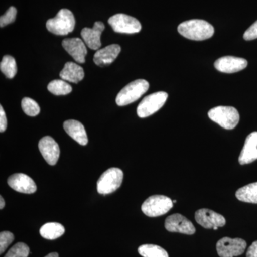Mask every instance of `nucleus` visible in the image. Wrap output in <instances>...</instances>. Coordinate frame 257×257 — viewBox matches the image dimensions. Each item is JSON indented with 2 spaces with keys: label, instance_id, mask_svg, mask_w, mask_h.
<instances>
[{
  "label": "nucleus",
  "instance_id": "f257e3e1",
  "mask_svg": "<svg viewBox=\"0 0 257 257\" xmlns=\"http://www.w3.org/2000/svg\"><path fill=\"white\" fill-rule=\"evenodd\" d=\"M178 32L189 40L202 41L214 35V28L205 20H191L181 23L178 27Z\"/></svg>",
  "mask_w": 257,
  "mask_h": 257
},
{
  "label": "nucleus",
  "instance_id": "f03ea898",
  "mask_svg": "<svg viewBox=\"0 0 257 257\" xmlns=\"http://www.w3.org/2000/svg\"><path fill=\"white\" fill-rule=\"evenodd\" d=\"M75 19L70 10L62 9L55 18L47 20V30L57 35H67L73 31Z\"/></svg>",
  "mask_w": 257,
  "mask_h": 257
},
{
  "label": "nucleus",
  "instance_id": "7ed1b4c3",
  "mask_svg": "<svg viewBox=\"0 0 257 257\" xmlns=\"http://www.w3.org/2000/svg\"><path fill=\"white\" fill-rule=\"evenodd\" d=\"M149 87L150 84L145 79H137L130 83L116 96V104L121 106L135 102L147 92Z\"/></svg>",
  "mask_w": 257,
  "mask_h": 257
},
{
  "label": "nucleus",
  "instance_id": "20e7f679",
  "mask_svg": "<svg viewBox=\"0 0 257 257\" xmlns=\"http://www.w3.org/2000/svg\"><path fill=\"white\" fill-rule=\"evenodd\" d=\"M208 116L213 121L226 130H233L239 122V114L232 106H219L212 108Z\"/></svg>",
  "mask_w": 257,
  "mask_h": 257
},
{
  "label": "nucleus",
  "instance_id": "39448f33",
  "mask_svg": "<svg viewBox=\"0 0 257 257\" xmlns=\"http://www.w3.org/2000/svg\"><path fill=\"white\" fill-rule=\"evenodd\" d=\"M124 173L119 168L113 167L104 172L97 182V192L106 195L114 192L122 183Z\"/></svg>",
  "mask_w": 257,
  "mask_h": 257
},
{
  "label": "nucleus",
  "instance_id": "423d86ee",
  "mask_svg": "<svg viewBox=\"0 0 257 257\" xmlns=\"http://www.w3.org/2000/svg\"><path fill=\"white\" fill-rule=\"evenodd\" d=\"M173 202L163 195H154L145 200L142 206V211L150 217H157L167 214L173 207Z\"/></svg>",
  "mask_w": 257,
  "mask_h": 257
},
{
  "label": "nucleus",
  "instance_id": "0eeeda50",
  "mask_svg": "<svg viewBox=\"0 0 257 257\" xmlns=\"http://www.w3.org/2000/svg\"><path fill=\"white\" fill-rule=\"evenodd\" d=\"M168 94L165 92H155L144 98L138 105L137 112L140 118H145L155 114L165 104Z\"/></svg>",
  "mask_w": 257,
  "mask_h": 257
},
{
  "label": "nucleus",
  "instance_id": "6e6552de",
  "mask_svg": "<svg viewBox=\"0 0 257 257\" xmlns=\"http://www.w3.org/2000/svg\"><path fill=\"white\" fill-rule=\"evenodd\" d=\"M108 23L115 32L135 34L141 31L142 25L136 18L125 14H116L111 17Z\"/></svg>",
  "mask_w": 257,
  "mask_h": 257
},
{
  "label": "nucleus",
  "instance_id": "1a4fd4ad",
  "mask_svg": "<svg viewBox=\"0 0 257 257\" xmlns=\"http://www.w3.org/2000/svg\"><path fill=\"white\" fill-rule=\"evenodd\" d=\"M246 242L242 239L224 237L216 243V251L220 257L240 256L244 252Z\"/></svg>",
  "mask_w": 257,
  "mask_h": 257
},
{
  "label": "nucleus",
  "instance_id": "9d476101",
  "mask_svg": "<svg viewBox=\"0 0 257 257\" xmlns=\"http://www.w3.org/2000/svg\"><path fill=\"white\" fill-rule=\"evenodd\" d=\"M196 221L205 228L217 230L226 224V219L222 215L208 209H199L195 213Z\"/></svg>",
  "mask_w": 257,
  "mask_h": 257
},
{
  "label": "nucleus",
  "instance_id": "9b49d317",
  "mask_svg": "<svg viewBox=\"0 0 257 257\" xmlns=\"http://www.w3.org/2000/svg\"><path fill=\"white\" fill-rule=\"evenodd\" d=\"M165 228L170 232L192 235L196 232L194 224L188 219L180 214H172L167 218Z\"/></svg>",
  "mask_w": 257,
  "mask_h": 257
},
{
  "label": "nucleus",
  "instance_id": "f8f14e48",
  "mask_svg": "<svg viewBox=\"0 0 257 257\" xmlns=\"http://www.w3.org/2000/svg\"><path fill=\"white\" fill-rule=\"evenodd\" d=\"M247 65V60L232 56L221 57L214 63V67L218 71L228 74L235 73L243 70Z\"/></svg>",
  "mask_w": 257,
  "mask_h": 257
},
{
  "label": "nucleus",
  "instance_id": "ddd939ff",
  "mask_svg": "<svg viewBox=\"0 0 257 257\" xmlns=\"http://www.w3.org/2000/svg\"><path fill=\"white\" fill-rule=\"evenodd\" d=\"M38 147L47 163L50 165H55L60 157V149L55 140L50 136L45 137L40 140Z\"/></svg>",
  "mask_w": 257,
  "mask_h": 257
},
{
  "label": "nucleus",
  "instance_id": "4468645a",
  "mask_svg": "<svg viewBox=\"0 0 257 257\" xmlns=\"http://www.w3.org/2000/svg\"><path fill=\"white\" fill-rule=\"evenodd\" d=\"M8 183L12 189L24 194H33L37 191L36 184L33 179L25 174L18 173L10 176Z\"/></svg>",
  "mask_w": 257,
  "mask_h": 257
},
{
  "label": "nucleus",
  "instance_id": "2eb2a0df",
  "mask_svg": "<svg viewBox=\"0 0 257 257\" xmlns=\"http://www.w3.org/2000/svg\"><path fill=\"white\" fill-rule=\"evenodd\" d=\"M104 24L101 22H96L92 28H85L81 32V36L89 48L98 50L101 46V35L104 31Z\"/></svg>",
  "mask_w": 257,
  "mask_h": 257
},
{
  "label": "nucleus",
  "instance_id": "dca6fc26",
  "mask_svg": "<svg viewBox=\"0 0 257 257\" xmlns=\"http://www.w3.org/2000/svg\"><path fill=\"white\" fill-rule=\"evenodd\" d=\"M62 47L64 50L73 57L74 60L79 63L85 62V57L87 50L82 40L79 38L65 39L62 41Z\"/></svg>",
  "mask_w": 257,
  "mask_h": 257
},
{
  "label": "nucleus",
  "instance_id": "f3484780",
  "mask_svg": "<svg viewBox=\"0 0 257 257\" xmlns=\"http://www.w3.org/2000/svg\"><path fill=\"white\" fill-rule=\"evenodd\" d=\"M257 160V132L248 135L245 141L244 146L239 157L241 165L252 163Z\"/></svg>",
  "mask_w": 257,
  "mask_h": 257
},
{
  "label": "nucleus",
  "instance_id": "a211bd4d",
  "mask_svg": "<svg viewBox=\"0 0 257 257\" xmlns=\"http://www.w3.org/2000/svg\"><path fill=\"white\" fill-rule=\"evenodd\" d=\"M120 52L121 47L116 44L98 50L94 55V63L100 67L109 65L116 60Z\"/></svg>",
  "mask_w": 257,
  "mask_h": 257
},
{
  "label": "nucleus",
  "instance_id": "6ab92c4d",
  "mask_svg": "<svg viewBox=\"0 0 257 257\" xmlns=\"http://www.w3.org/2000/svg\"><path fill=\"white\" fill-rule=\"evenodd\" d=\"M64 128L66 133L79 145L84 146L88 143L87 133L82 123L77 120H67L64 121Z\"/></svg>",
  "mask_w": 257,
  "mask_h": 257
},
{
  "label": "nucleus",
  "instance_id": "aec40b11",
  "mask_svg": "<svg viewBox=\"0 0 257 257\" xmlns=\"http://www.w3.org/2000/svg\"><path fill=\"white\" fill-rule=\"evenodd\" d=\"M61 78L69 82L78 83L84 77V72L82 67L74 62H67L60 73Z\"/></svg>",
  "mask_w": 257,
  "mask_h": 257
},
{
  "label": "nucleus",
  "instance_id": "412c9836",
  "mask_svg": "<svg viewBox=\"0 0 257 257\" xmlns=\"http://www.w3.org/2000/svg\"><path fill=\"white\" fill-rule=\"evenodd\" d=\"M236 197L241 202L257 204V182L244 186L236 192Z\"/></svg>",
  "mask_w": 257,
  "mask_h": 257
},
{
  "label": "nucleus",
  "instance_id": "4be33fe9",
  "mask_svg": "<svg viewBox=\"0 0 257 257\" xmlns=\"http://www.w3.org/2000/svg\"><path fill=\"white\" fill-rule=\"evenodd\" d=\"M65 229L62 224L57 222H50L44 224L40 230L42 237L49 240H54L64 234Z\"/></svg>",
  "mask_w": 257,
  "mask_h": 257
},
{
  "label": "nucleus",
  "instance_id": "5701e85b",
  "mask_svg": "<svg viewBox=\"0 0 257 257\" xmlns=\"http://www.w3.org/2000/svg\"><path fill=\"white\" fill-rule=\"evenodd\" d=\"M138 252L143 257H169L166 250L157 245H142L138 248Z\"/></svg>",
  "mask_w": 257,
  "mask_h": 257
},
{
  "label": "nucleus",
  "instance_id": "b1692460",
  "mask_svg": "<svg viewBox=\"0 0 257 257\" xmlns=\"http://www.w3.org/2000/svg\"><path fill=\"white\" fill-rule=\"evenodd\" d=\"M0 69L6 76L7 78L13 79L15 77L18 72V67H17L16 61L14 57L10 55H5L3 57L0 64Z\"/></svg>",
  "mask_w": 257,
  "mask_h": 257
},
{
  "label": "nucleus",
  "instance_id": "393cba45",
  "mask_svg": "<svg viewBox=\"0 0 257 257\" xmlns=\"http://www.w3.org/2000/svg\"><path fill=\"white\" fill-rule=\"evenodd\" d=\"M47 89L55 95H66L72 92V88L70 85L62 79H55L52 81L47 86Z\"/></svg>",
  "mask_w": 257,
  "mask_h": 257
},
{
  "label": "nucleus",
  "instance_id": "a878e982",
  "mask_svg": "<svg viewBox=\"0 0 257 257\" xmlns=\"http://www.w3.org/2000/svg\"><path fill=\"white\" fill-rule=\"evenodd\" d=\"M22 108L24 112L30 116H35L40 114V108L36 101L31 98L25 97L22 101Z\"/></svg>",
  "mask_w": 257,
  "mask_h": 257
},
{
  "label": "nucleus",
  "instance_id": "bb28decb",
  "mask_svg": "<svg viewBox=\"0 0 257 257\" xmlns=\"http://www.w3.org/2000/svg\"><path fill=\"white\" fill-rule=\"evenodd\" d=\"M30 248L25 243L19 242L10 248L5 257H28Z\"/></svg>",
  "mask_w": 257,
  "mask_h": 257
},
{
  "label": "nucleus",
  "instance_id": "cd10ccee",
  "mask_svg": "<svg viewBox=\"0 0 257 257\" xmlns=\"http://www.w3.org/2000/svg\"><path fill=\"white\" fill-rule=\"evenodd\" d=\"M15 236L10 231H2L0 234V253H4L10 243L14 241Z\"/></svg>",
  "mask_w": 257,
  "mask_h": 257
},
{
  "label": "nucleus",
  "instance_id": "c85d7f7f",
  "mask_svg": "<svg viewBox=\"0 0 257 257\" xmlns=\"http://www.w3.org/2000/svg\"><path fill=\"white\" fill-rule=\"evenodd\" d=\"M16 8L15 7H10L6 13L0 18V27L3 28V27H5L9 24L13 23L15 21V18H16Z\"/></svg>",
  "mask_w": 257,
  "mask_h": 257
},
{
  "label": "nucleus",
  "instance_id": "c756f323",
  "mask_svg": "<svg viewBox=\"0 0 257 257\" xmlns=\"http://www.w3.org/2000/svg\"><path fill=\"white\" fill-rule=\"evenodd\" d=\"M257 38V21L249 27L243 34V39L246 41L255 40Z\"/></svg>",
  "mask_w": 257,
  "mask_h": 257
},
{
  "label": "nucleus",
  "instance_id": "7c9ffc66",
  "mask_svg": "<svg viewBox=\"0 0 257 257\" xmlns=\"http://www.w3.org/2000/svg\"><path fill=\"white\" fill-rule=\"evenodd\" d=\"M8 126V121H7L6 115L3 107L0 106V132L4 133Z\"/></svg>",
  "mask_w": 257,
  "mask_h": 257
},
{
  "label": "nucleus",
  "instance_id": "2f4dec72",
  "mask_svg": "<svg viewBox=\"0 0 257 257\" xmlns=\"http://www.w3.org/2000/svg\"><path fill=\"white\" fill-rule=\"evenodd\" d=\"M246 257H257V241H253L252 244L248 248Z\"/></svg>",
  "mask_w": 257,
  "mask_h": 257
},
{
  "label": "nucleus",
  "instance_id": "473e14b6",
  "mask_svg": "<svg viewBox=\"0 0 257 257\" xmlns=\"http://www.w3.org/2000/svg\"><path fill=\"white\" fill-rule=\"evenodd\" d=\"M0 203H1V204H0V209H3V208L5 207V203L4 199H3L2 196L1 197H0Z\"/></svg>",
  "mask_w": 257,
  "mask_h": 257
},
{
  "label": "nucleus",
  "instance_id": "72a5a7b5",
  "mask_svg": "<svg viewBox=\"0 0 257 257\" xmlns=\"http://www.w3.org/2000/svg\"><path fill=\"white\" fill-rule=\"evenodd\" d=\"M45 257H60L59 256V254L57 253L56 252H52L49 253L48 255H47Z\"/></svg>",
  "mask_w": 257,
  "mask_h": 257
},
{
  "label": "nucleus",
  "instance_id": "f704fd0d",
  "mask_svg": "<svg viewBox=\"0 0 257 257\" xmlns=\"http://www.w3.org/2000/svg\"><path fill=\"white\" fill-rule=\"evenodd\" d=\"M173 203H177V201H173Z\"/></svg>",
  "mask_w": 257,
  "mask_h": 257
}]
</instances>
